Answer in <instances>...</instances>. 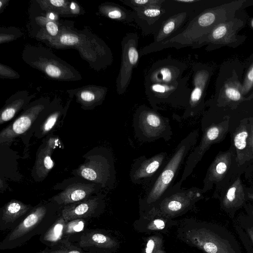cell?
I'll return each instance as SVG.
<instances>
[{"label": "cell", "mask_w": 253, "mask_h": 253, "mask_svg": "<svg viewBox=\"0 0 253 253\" xmlns=\"http://www.w3.org/2000/svg\"><path fill=\"white\" fill-rule=\"evenodd\" d=\"M59 215L44 205L34 208L7 234L0 250H12L24 245L37 235L41 236L55 222Z\"/></svg>", "instance_id": "cell-1"}, {"label": "cell", "mask_w": 253, "mask_h": 253, "mask_svg": "<svg viewBox=\"0 0 253 253\" xmlns=\"http://www.w3.org/2000/svg\"><path fill=\"white\" fill-rule=\"evenodd\" d=\"M198 131L189 133L175 148L171 157L160 171L143 200L147 204L157 202L172 186L175 177L193 147L196 144Z\"/></svg>", "instance_id": "cell-2"}, {"label": "cell", "mask_w": 253, "mask_h": 253, "mask_svg": "<svg viewBox=\"0 0 253 253\" xmlns=\"http://www.w3.org/2000/svg\"><path fill=\"white\" fill-rule=\"evenodd\" d=\"M132 126L135 137L143 142H151L160 138L168 141L173 135L169 119L145 105L135 110Z\"/></svg>", "instance_id": "cell-3"}, {"label": "cell", "mask_w": 253, "mask_h": 253, "mask_svg": "<svg viewBox=\"0 0 253 253\" xmlns=\"http://www.w3.org/2000/svg\"><path fill=\"white\" fill-rule=\"evenodd\" d=\"M189 79L187 76L169 84H144L145 93L152 108L157 111L164 105L185 108L191 91Z\"/></svg>", "instance_id": "cell-4"}, {"label": "cell", "mask_w": 253, "mask_h": 253, "mask_svg": "<svg viewBox=\"0 0 253 253\" xmlns=\"http://www.w3.org/2000/svg\"><path fill=\"white\" fill-rule=\"evenodd\" d=\"M138 36L136 33L126 34L121 42L122 60L116 80L117 92L119 95L126 92L130 84L133 70L137 67L140 57L138 50Z\"/></svg>", "instance_id": "cell-5"}, {"label": "cell", "mask_w": 253, "mask_h": 253, "mask_svg": "<svg viewBox=\"0 0 253 253\" xmlns=\"http://www.w3.org/2000/svg\"><path fill=\"white\" fill-rule=\"evenodd\" d=\"M228 126V121H224L219 124H212L204 128L199 144L188 155L181 177L175 185L181 186L210 146L219 142L224 138Z\"/></svg>", "instance_id": "cell-6"}, {"label": "cell", "mask_w": 253, "mask_h": 253, "mask_svg": "<svg viewBox=\"0 0 253 253\" xmlns=\"http://www.w3.org/2000/svg\"><path fill=\"white\" fill-rule=\"evenodd\" d=\"M187 67L186 63L173 58L159 60L149 70L144 84H169L179 80Z\"/></svg>", "instance_id": "cell-7"}, {"label": "cell", "mask_w": 253, "mask_h": 253, "mask_svg": "<svg viewBox=\"0 0 253 253\" xmlns=\"http://www.w3.org/2000/svg\"><path fill=\"white\" fill-rule=\"evenodd\" d=\"M168 157L167 152H162L148 158L141 156L135 159L129 171L130 180L134 184L148 183L162 170Z\"/></svg>", "instance_id": "cell-8"}, {"label": "cell", "mask_w": 253, "mask_h": 253, "mask_svg": "<svg viewBox=\"0 0 253 253\" xmlns=\"http://www.w3.org/2000/svg\"><path fill=\"white\" fill-rule=\"evenodd\" d=\"M78 173L82 177L101 184L104 187L113 186L116 180L112 159L102 156L82 165Z\"/></svg>", "instance_id": "cell-9"}, {"label": "cell", "mask_w": 253, "mask_h": 253, "mask_svg": "<svg viewBox=\"0 0 253 253\" xmlns=\"http://www.w3.org/2000/svg\"><path fill=\"white\" fill-rule=\"evenodd\" d=\"M134 22L143 35H154L163 23L174 13L163 4L152 5L133 11Z\"/></svg>", "instance_id": "cell-10"}, {"label": "cell", "mask_w": 253, "mask_h": 253, "mask_svg": "<svg viewBox=\"0 0 253 253\" xmlns=\"http://www.w3.org/2000/svg\"><path fill=\"white\" fill-rule=\"evenodd\" d=\"M202 189L193 187L182 189L175 185L169 188L162 198L160 206L164 210L176 212L189 207L202 196Z\"/></svg>", "instance_id": "cell-11"}, {"label": "cell", "mask_w": 253, "mask_h": 253, "mask_svg": "<svg viewBox=\"0 0 253 253\" xmlns=\"http://www.w3.org/2000/svg\"><path fill=\"white\" fill-rule=\"evenodd\" d=\"M193 88L182 116L184 120L195 116L201 109L204 91L210 75L209 71L198 64L193 66Z\"/></svg>", "instance_id": "cell-12"}, {"label": "cell", "mask_w": 253, "mask_h": 253, "mask_svg": "<svg viewBox=\"0 0 253 253\" xmlns=\"http://www.w3.org/2000/svg\"><path fill=\"white\" fill-rule=\"evenodd\" d=\"M193 18L185 12L177 13L169 17L154 35V41L140 49L139 54L171 39L180 32Z\"/></svg>", "instance_id": "cell-13"}, {"label": "cell", "mask_w": 253, "mask_h": 253, "mask_svg": "<svg viewBox=\"0 0 253 253\" xmlns=\"http://www.w3.org/2000/svg\"><path fill=\"white\" fill-rule=\"evenodd\" d=\"M44 108L43 104L38 103L27 109L12 123L1 131L0 144L10 141L27 131Z\"/></svg>", "instance_id": "cell-14"}, {"label": "cell", "mask_w": 253, "mask_h": 253, "mask_svg": "<svg viewBox=\"0 0 253 253\" xmlns=\"http://www.w3.org/2000/svg\"><path fill=\"white\" fill-rule=\"evenodd\" d=\"M100 207L98 198H93L65 206L61 214L66 222L76 219L95 216Z\"/></svg>", "instance_id": "cell-15"}, {"label": "cell", "mask_w": 253, "mask_h": 253, "mask_svg": "<svg viewBox=\"0 0 253 253\" xmlns=\"http://www.w3.org/2000/svg\"><path fill=\"white\" fill-rule=\"evenodd\" d=\"M231 152L229 151L219 153L210 166L204 180L203 192L212 187L214 183L222 180L227 173L231 163Z\"/></svg>", "instance_id": "cell-16"}, {"label": "cell", "mask_w": 253, "mask_h": 253, "mask_svg": "<svg viewBox=\"0 0 253 253\" xmlns=\"http://www.w3.org/2000/svg\"><path fill=\"white\" fill-rule=\"evenodd\" d=\"M94 186L78 183L68 186L64 191L53 197L51 200L58 205H67L87 199L94 191Z\"/></svg>", "instance_id": "cell-17"}, {"label": "cell", "mask_w": 253, "mask_h": 253, "mask_svg": "<svg viewBox=\"0 0 253 253\" xmlns=\"http://www.w3.org/2000/svg\"><path fill=\"white\" fill-rule=\"evenodd\" d=\"M31 207L16 200H12L1 209L0 230L4 231L15 226L16 222L31 210Z\"/></svg>", "instance_id": "cell-18"}, {"label": "cell", "mask_w": 253, "mask_h": 253, "mask_svg": "<svg viewBox=\"0 0 253 253\" xmlns=\"http://www.w3.org/2000/svg\"><path fill=\"white\" fill-rule=\"evenodd\" d=\"M199 244L207 253H236L229 242L210 231L201 232Z\"/></svg>", "instance_id": "cell-19"}, {"label": "cell", "mask_w": 253, "mask_h": 253, "mask_svg": "<svg viewBox=\"0 0 253 253\" xmlns=\"http://www.w3.org/2000/svg\"><path fill=\"white\" fill-rule=\"evenodd\" d=\"M250 133L247 123H241L233 136L234 145L236 151L237 161L242 165L249 159Z\"/></svg>", "instance_id": "cell-20"}, {"label": "cell", "mask_w": 253, "mask_h": 253, "mask_svg": "<svg viewBox=\"0 0 253 253\" xmlns=\"http://www.w3.org/2000/svg\"><path fill=\"white\" fill-rule=\"evenodd\" d=\"M66 222L60 214L55 222L42 235L40 241L47 248L60 243L65 237L64 230Z\"/></svg>", "instance_id": "cell-21"}, {"label": "cell", "mask_w": 253, "mask_h": 253, "mask_svg": "<svg viewBox=\"0 0 253 253\" xmlns=\"http://www.w3.org/2000/svg\"><path fill=\"white\" fill-rule=\"evenodd\" d=\"M101 12L105 16L119 22L130 23L134 21V12L112 2L101 5Z\"/></svg>", "instance_id": "cell-22"}, {"label": "cell", "mask_w": 253, "mask_h": 253, "mask_svg": "<svg viewBox=\"0 0 253 253\" xmlns=\"http://www.w3.org/2000/svg\"><path fill=\"white\" fill-rule=\"evenodd\" d=\"M113 242L103 233L90 231L83 233L80 237L79 246L81 248H110Z\"/></svg>", "instance_id": "cell-23"}, {"label": "cell", "mask_w": 253, "mask_h": 253, "mask_svg": "<svg viewBox=\"0 0 253 253\" xmlns=\"http://www.w3.org/2000/svg\"><path fill=\"white\" fill-rule=\"evenodd\" d=\"M245 193L239 177L229 187L223 200L222 205L226 209L239 208L245 202Z\"/></svg>", "instance_id": "cell-24"}, {"label": "cell", "mask_w": 253, "mask_h": 253, "mask_svg": "<svg viewBox=\"0 0 253 253\" xmlns=\"http://www.w3.org/2000/svg\"><path fill=\"white\" fill-rule=\"evenodd\" d=\"M233 36V31L229 24H220L212 29L197 47L205 43L229 42Z\"/></svg>", "instance_id": "cell-25"}, {"label": "cell", "mask_w": 253, "mask_h": 253, "mask_svg": "<svg viewBox=\"0 0 253 253\" xmlns=\"http://www.w3.org/2000/svg\"><path fill=\"white\" fill-rule=\"evenodd\" d=\"M51 148L46 147L42 149L38 156L36 170L40 177H45L54 166V162L51 157Z\"/></svg>", "instance_id": "cell-26"}, {"label": "cell", "mask_w": 253, "mask_h": 253, "mask_svg": "<svg viewBox=\"0 0 253 253\" xmlns=\"http://www.w3.org/2000/svg\"><path fill=\"white\" fill-rule=\"evenodd\" d=\"M24 98H19L5 105L2 109L0 116V124H2L11 120L24 105Z\"/></svg>", "instance_id": "cell-27"}, {"label": "cell", "mask_w": 253, "mask_h": 253, "mask_svg": "<svg viewBox=\"0 0 253 253\" xmlns=\"http://www.w3.org/2000/svg\"><path fill=\"white\" fill-rule=\"evenodd\" d=\"M49 253H85L83 250L64 238L57 245L44 250Z\"/></svg>", "instance_id": "cell-28"}, {"label": "cell", "mask_w": 253, "mask_h": 253, "mask_svg": "<svg viewBox=\"0 0 253 253\" xmlns=\"http://www.w3.org/2000/svg\"><path fill=\"white\" fill-rule=\"evenodd\" d=\"M133 11L152 5H162L165 0H119Z\"/></svg>", "instance_id": "cell-29"}, {"label": "cell", "mask_w": 253, "mask_h": 253, "mask_svg": "<svg viewBox=\"0 0 253 253\" xmlns=\"http://www.w3.org/2000/svg\"><path fill=\"white\" fill-rule=\"evenodd\" d=\"M85 224L84 219H76L66 222L64 230L65 236L82 231L84 228Z\"/></svg>", "instance_id": "cell-30"}, {"label": "cell", "mask_w": 253, "mask_h": 253, "mask_svg": "<svg viewBox=\"0 0 253 253\" xmlns=\"http://www.w3.org/2000/svg\"><path fill=\"white\" fill-rule=\"evenodd\" d=\"M60 114V111H55L47 117L42 126V132L43 134L48 132L52 129L57 122Z\"/></svg>", "instance_id": "cell-31"}, {"label": "cell", "mask_w": 253, "mask_h": 253, "mask_svg": "<svg viewBox=\"0 0 253 253\" xmlns=\"http://www.w3.org/2000/svg\"><path fill=\"white\" fill-rule=\"evenodd\" d=\"M225 93L226 97L232 101H237L242 98L240 91L233 85H226Z\"/></svg>", "instance_id": "cell-32"}, {"label": "cell", "mask_w": 253, "mask_h": 253, "mask_svg": "<svg viewBox=\"0 0 253 253\" xmlns=\"http://www.w3.org/2000/svg\"><path fill=\"white\" fill-rule=\"evenodd\" d=\"M253 85V66L248 72L243 87V93H247Z\"/></svg>", "instance_id": "cell-33"}, {"label": "cell", "mask_w": 253, "mask_h": 253, "mask_svg": "<svg viewBox=\"0 0 253 253\" xmlns=\"http://www.w3.org/2000/svg\"><path fill=\"white\" fill-rule=\"evenodd\" d=\"M78 42V38L75 36L63 35L60 38V42L64 44L72 45L77 43Z\"/></svg>", "instance_id": "cell-34"}, {"label": "cell", "mask_w": 253, "mask_h": 253, "mask_svg": "<svg viewBox=\"0 0 253 253\" xmlns=\"http://www.w3.org/2000/svg\"><path fill=\"white\" fill-rule=\"evenodd\" d=\"M46 28L50 35L53 36L57 35L58 32V28L55 23L52 21H49L46 23Z\"/></svg>", "instance_id": "cell-35"}, {"label": "cell", "mask_w": 253, "mask_h": 253, "mask_svg": "<svg viewBox=\"0 0 253 253\" xmlns=\"http://www.w3.org/2000/svg\"><path fill=\"white\" fill-rule=\"evenodd\" d=\"M155 247V243L153 240L150 239L147 242L145 249L146 253H152Z\"/></svg>", "instance_id": "cell-36"}, {"label": "cell", "mask_w": 253, "mask_h": 253, "mask_svg": "<svg viewBox=\"0 0 253 253\" xmlns=\"http://www.w3.org/2000/svg\"><path fill=\"white\" fill-rule=\"evenodd\" d=\"M153 225L157 229L161 230L165 228V223L160 219H156L153 221Z\"/></svg>", "instance_id": "cell-37"}, {"label": "cell", "mask_w": 253, "mask_h": 253, "mask_svg": "<svg viewBox=\"0 0 253 253\" xmlns=\"http://www.w3.org/2000/svg\"><path fill=\"white\" fill-rule=\"evenodd\" d=\"M249 145L253 155V121L251 125L250 133L249 136Z\"/></svg>", "instance_id": "cell-38"}, {"label": "cell", "mask_w": 253, "mask_h": 253, "mask_svg": "<svg viewBox=\"0 0 253 253\" xmlns=\"http://www.w3.org/2000/svg\"><path fill=\"white\" fill-rule=\"evenodd\" d=\"M49 2L53 6L60 7L64 4L65 1L63 0H50Z\"/></svg>", "instance_id": "cell-39"}, {"label": "cell", "mask_w": 253, "mask_h": 253, "mask_svg": "<svg viewBox=\"0 0 253 253\" xmlns=\"http://www.w3.org/2000/svg\"><path fill=\"white\" fill-rule=\"evenodd\" d=\"M247 232L250 237V239L251 240L252 243H253V227L248 228L247 229Z\"/></svg>", "instance_id": "cell-40"}, {"label": "cell", "mask_w": 253, "mask_h": 253, "mask_svg": "<svg viewBox=\"0 0 253 253\" xmlns=\"http://www.w3.org/2000/svg\"><path fill=\"white\" fill-rule=\"evenodd\" d=\"M248 196L250 199L253 200V193H248Z\"/></svg>", "instance_id": "cell-41"}, {"label": "cell", "mask_w": 253, "mask_h": 253, "mask_svg": "<svg viewBox=\"0 0 253 253\" xmlns=\"http://www.w3.org/2000/svg\"><path fill=\"white\" fill-rule=\"evenodd\" d=\"M49 18L51 19H54V14L53 13H50L49 15Z\"/></svg>", "instance_id": "cell-42"}, {"label": "cell", "mask_w": 253, "mask_h": 253, "mask_svg": "<svg viewBox=\"0 0 253 253\" xmlns=\"http://www.w3.org/2000/svg\"><path fill=\"white\" fill-rule=\"evenodd\" d=\"M71 9H74L75 8V5L73 3H72L71 4Z\"/></svg>", "instance_id": "cell-43"}, {"label": "cell", "mask_w": 253, "mask_h": 253, "mask_svg": "<svg viewBox=\"0 0 253 253\" xmlns=\"http://www.w3.org/2000/svg\"><path fill=\"white\" fill-rule=\"evenodd\" d=\"M49 253L46 252V251H45V250H43V251H42L41 252H38V253Z\"/></svg>", "instance_id": "cell-44"}, {"label": "cell", "mask_w": 253, "mask_h": 253, "mask_svg": "<svg viewBox=\"0 0 253 253\" xmlns=\"http://www.w3.org/2000/svg\"><path fill=\"white\" fill-rule=\"evenodd\" d=\"M252 26L253 27V20L252 21Z\"/></svg>", "instance_id": "cell-45"}, {"label": "cell", "mask_w": 253, "mask_h": 253, "mask_svg": "<svg viewBox=\"0 0 253 253\" xmlns=\"http://www.w3.org/2000/svg\"><path fill=\"white\" fill-rule=\"evenodd\" d=\"M252 214H253V211H252Z\"/></svg>", "instance_id": "cell-46"}]
</instances>
